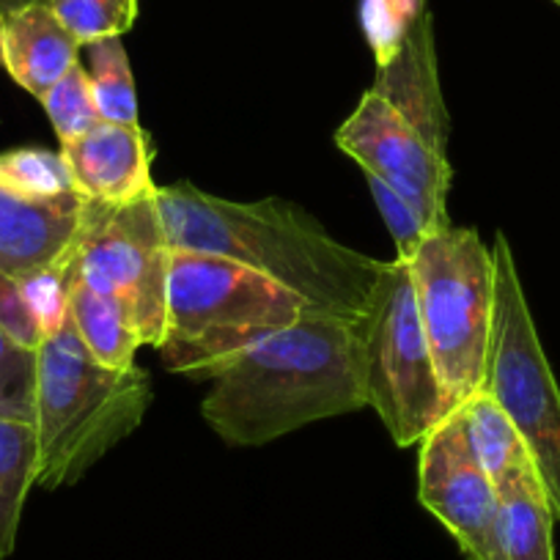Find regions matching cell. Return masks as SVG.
<instances>
[{"label": "cell", "mask_w": 560, "mask_h": 560, "mask_svg": "<svg viewBox=\"0 0 560 560\" xmlns=\"http://www.w3.org/2000/svg\"><path fill=\"white\" fill-rule=\"evenodd\" d=\"M171 250L242 264L298 294L308 314L363 325L387 261L343 245L280 198L229 201L190 182L154 190Z\"/></svg>", "instance_id": "cell-1"}, {"label": "cell", "mask_w": 560, "mask_h": 560, "mask_svg": "<svg viewBox=\"0 0 560 560\" xmlns=\"http://www.w3.org/2000/svg\"><path fill=\"white\" fill-rule=\"evenodd\" d=\"M363 407L360 325L305 314L220 371L201 415L223 443L256 448Z\"/></svg>", "instance_id": "cell-2"}, {"label": "cell", "mask_w": 560, "mask_h": 560, "mask_svg": "<svg viewBox=\"0 0 560 560\" xmlns=\"http://www.w3.org/2000/svg\"><path fill=\"white\" fill-rule=\"evenodd\" d=\"M149 407L152 376L138 365H102L67 319L36 349V487L78 483L143 423Z\"/></svg>", "instance_id": "cell-3"}, {"label": "cell", "mask_w": 560, "mask_h": 560, "mask_svg": "<svg viewBox=\"0 0 560 560\" xmlns=\"http://www.w3.org/2000/svg\"><path fill=\"white\" fill-rule=\"evenodd\" d=\"M308 305L275 280L220 256L171 250L165 371L190 380H214L261 338L294 325Z\"/></svg>", "instance_id": "cell-4"}, {"label": "cell", "mask_w": 560, "mask_h": 560, "mask_svg": "<svg viewBox=\"0 0 560 560\" xmlns=\"http://www.w3.org/2000/svg\"><path fill=\"white\" fill-rule=\"evenodd\" d=\"M420 322L451 407L483 387L494 327V256L478 231L451 223L409 258Z\"/></svg>", "instance_id": "cell-5"}, {"label": "cell", "mask_w": 560, "mask_h": 560, "mask_svg": "<svg viewBox=\"0 0 560 560\" xmlns=\"http://www.w3.org/2000/svg\"><path fill=\"white\" fill-rule=\"evenodd\" d=\"M492 256L494 327L483 390L520 432L560 522V385L538 338L514 250L503 231L494 236Z\"/></svg>", "instance_id": "cell-6"}, {"label": "cell", "mask_w": 560, "mask_h": 560, "mask_svg": "<svg viewBox=\"0 0 560 560\" xmlns=\"http://www.w3.org/2000/svg\"><path fill=\"white\" fill-rule=\"evenodd\" d=\"M360 369L365 407L401 448L420 443L454 409L420 322L412 269L398 256L387 261L369 319L360 325Z\"/></svg>", "instance_id": "cell-7"}, {"label": "cell", "mask_w": 560, "mask_h": 560, "mask_svg": "<svg viewBox=\"0 0 560 560\" xmlns=\"http://www.w3.org/2000/svg\"><path fill=\"white\" fill-rule=\"evenodd\" d=\"M168 267L171 245L154 196L124 207L85 201L74 278L116 298L132 314L143 347L163 343Z\"/></svg>", "instance_id": "cell-8"}, {"label": "cell", "mask_w": 560, "mask_h": 560, "mask_svg": "<svg viewBox=\"0 0 560 560\" xmlns=\"http://www.w3.org/2000/svg\"><path fill=\"white\" fill-rule=\"evenodd\" d=\"M418 498L467 560H503L498 487L467 443L459 407L420 440Z\"/></svg>", "instance_id": "cell-9"}, {"label": "cell", "mask_w": 560, "mask_h": 560, "mask_svg": "<svg viewBox=\"0 0 560 560\" xmlns=\"http://www.w3.org/2000/svg\"><path fill=\"white\" fill-rule=\"evenodd\" d=\"M336 143L363 174L380 176L401 198H407L427 223L429 234L451 225L448 192L454 182L451 160L404 127L390 102L369 89L352 116L338 127Z\"/></svg>", "instance_id": "cell-10"}, {"label": "cell", "mask_w": 560, "mask_h": 560, "mask_svg": "<svg viewBox=\"0 0 560 560\" xmlns=\"http://www.w3.org/2000/svg\"><path fill=\"white\" fill-rule=\"evenodd\" d=\"M80 198L100 207H124L154 196L152 143L140 124L100 121L61 147Z\"/></svg>", "instance_id": "cell-11"}, {"label": "cell", "mask_w": 560, "mask_h": 560, "mask_svg": "<svg viewBox=\"0 0 560 560\" xmlns=\"http://www.w3.org/2000/svg\"><path fill=\"white\" fill-rule=\"evenodd\" d=\"M85 198L42 201L0 185V272L20 280L78 247Z\"/></svg>", "instance_id": "cell-12"}, {"label": "cell", "mask_w": 560, "mask_h": 560, "mask_svg": "<svg viewBox=\"0 0 560 560\" xmlns=\"http://www.w3.org/2000/svg\"><path fill=\"white\" fill-rule=\"evenodd\" d=\"M78 61L80 42L42 0L7 18L3 69L36 100H42Z\"/></svg>", "instance_id": "cell-13"}, {"label": "cell", "mask_w": 560, "mask_h": 560, "mask_svg": "<svg viewBox=\"0 0 560 560\" xmlns=\"http://www.w3.org/2000/svg\"><path fill=\"white\" fill-rule=\"evenodd\" d=\"M500 547L503 560H555V511L533 462L516 467L498 483Z\"/></svg>", "instance_id": "cell-14"}, {"label": "cell", "mask_w": 560, "mask_h": 560, "mask_svg": "<svg viewBox=\"0 0 560 560\" xmlns=\"http://www.w3.org/2000/svg\"><path fill=\"white\" fill-rule=\"evenodd\" d=\"M69 319L85 349L107 369H132L135 352L143 347L132 314L105 292L74 278L69 298Z\"/></svg>", "instance_id": "cell-15"}, {"label": "cell", "mask_w": 560, "mask_h": 560, "mask_svg": "<svg viewBox=\"0 0 560 560\" xmlns=\"http://www.w3.org/2000/svg\"><path fill=\"white\" fill-rule=\"evenodd\" d=\"M31 487H36L34 418L0 412V558L14 552Z\"/></svg>", "instance_id": "cell-16"}, {"label": "cell", "mask_w": 560, "mask_h": 560, "mask_svg": "<svg viewBox=\"0 0 560 560\" xmlns=\"http://www.w3.org/2000/svg\"><path fill=\"white\" fill-rule=\"evenodd\" d=\"M459 412L465 420L467 443L494 483L530 462V454L511 418L483 387L472 393L465 404H459Z\"/></svg>", "instance_id": "cell-17"}, {"label": "cell", "mask_w": 560, "mask_h": 560, "mask_svg": "<svg viewBox=\"0 0 560 560\" xmlns=\"http://www.w3.org/2000/svg\"><path fill=\"white\" fill-rule=\"evenodd\" d=\"M89 78L102 121L138 124V91L121 36L89 45Z\"/></svg>", "instance_id": "cell-18"}, {"label": "cell", "mask_w": 560, "mask_h": 560, "mask_svg": "<svg viewBox=\"0 0 560 560\" xmlns=\"http://www.w3.org/2000/svg\"><path fill=\"white\" fill-rule=\"evenodd\" d=\"M0 185L42 201L80 196L63 154L50 149H12L0 154Z\"/></svg>", "instance_id": "cell-19"}, {"label": "cell", "mask_w": 560, "mask_h": 560, "mask_svg": "<svg viewBox=\"0 0 560 560\" xmlns=\"http://www.w3.org/2000/svg\"><path fill=\"white\" fill-rule=\"evenodd\" d=\"M63 28L89 47L100 39L124 36L138 18V0H42Z\"/></svg>", "instance_id": "cell-20"}, {"label": "cell", "mask_w": 560, "mask_h": 560, "mask_svg": "<svg viewBox=\"0 0 560 560\" xmlns=\"http://www.w3.org/2000/svg\"><path fill=\"white\" fill-rule=\"evenodd\" d=\"M39 102L45 105L47 116H50L61 147L69 140L80 138V135L91 132L102 121L100 110H96L89 69L80 61Z\"/></svg>", "instance_id": "cell-21"}, {"label": "cell", "mask_w": 560, "mask_h": 560, "mask_svg": "<svg viewBox=\"0 0 560 560\" xmlns=\"http://www.w3.org/2000/svg\"><path fill=\"white\" fill-rule=\"evenodd\" d=\"M74 283V250L63 256L61 261L42 267L36 272L18 280L25 305L34 314L42 336H52L61 330L69 319V298H72Z\"/></svg>", "instance_id": "cell-22"}, {"label": "cell", "mask_w": 560, "mask_h": 560, "mask_svg": "<svg viewBox=\"0 0 560 560\" xmlns=\"http://www.w3.org/2000/svg\"><path fill=\"white\" fill-rule=\"evenodd\" d=\"M36 349L23 347L0 325V412L34 418Z\"/></svg>", "instance_id": "cell-23"}, {"label": "cell", "mask_w": 560, "mask_h": 560, "mask_svg": "<svg viewBox=\"0 0 560 560\" xmlns=\"http://www.w3.org/2000/svg\"><path fill=\"white\" fill-rule=\"evenodd\" d=\"M371 192H374L376 209H380L382 220H385L387 231H390L393 242H396V256L409 261L415 256V250L420 247V242L429 236L427 223L418 214V209L407 201V198L398 196L387 182H382L380 176L365 174Z\"/></svg>", "instance_id": "cell-24"}, {"label": "cell", "mask_w": 560, "mask_h": 560, "mask_svg": "<svg viewBox=\"0 0 560 560\" xmlns=\"http://www.w3.org/2000/svg\"><path fill=\"white\" fill-rule=\"evenodd\" d=\"M0 325L7 327L23 347L39 349L45 341L39 325H36L34 314L25 305L23 292H20L18 280L0 272Z\"/></svg>", "instance_id": "cell-25"}, {"label": "cell", "mask_w": 560, "mask_h": 560, "mask_svg": "<svg viewBox=\"0 0 560 560\" xmlns=\"http://www.w3.org/2000/svg\"><path fill=\"white\" fill-rule=\"evenodd\" d=\"M34 3H39V0H0V14L9 18V14L20 12V9L25 7H34Z\"/></svg>", "instance_id": "cell-26"}, {"label": "cell", "mask_w": 560, "mask_h": 560, "mask_svg": "<svg viewBox=\"0 0 560 560\" xmlns=\"http://www.w3.org/2000/svg\"><path fill=\"white\" fill-rule=\"evenodd\" d=\"M3 36H7V18L0 14V67H3Z\"/></svg>", "instance_id": "cell-27"}, {"label": "cell", "mask_w": 560, "mask_h": 560, "mask_svg": "<svg viewBox=\"0 0 560 560\" xmlns=\"http://www.w3.org/2000/svg\"><path fill=\"white\" fill-rule=\"evenodd\" d=\"M552 3H555V7H558V9H560V0H552Z\"/></svg>", "instance_id": "cell-28"}]
</instances>
